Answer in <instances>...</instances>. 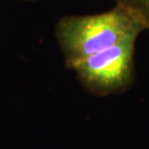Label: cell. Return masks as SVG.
Listing matches in <instances>:
<instances>
[{
    "label": "cell",
    "instance_id": "cell-1",
    "mask_svg": "<svg viewBox=\"0 0 149 149\" xmlns=\"http://www.w3.org/2000/svg\"><path fill=\"white\" fill-rule=\"evenodd\" d=\"M145 30H148L147 26L137 13L116 3L102 13L61 18L56 23L55 37L66 66L73 69L93 54L129 39H138Z\"/></svg>",
    "mask_w": 149,
    "mask_h": 149
},
{
    "label": "cell",
    "instance_id": "cell-2",
    "mask_svg": "<svg viewBox=\"0 0 149 149\" xmlns=\"http://www.w3.org/2000/svg\"><path fill=\"white\" fill-rule=\"evenodd\" d=\"M137 39L93 54L76 64L77 79L96 95H109L126 91L134 81V53Z\"/></svg>",
    "mask_w": 149,
    "mask_h": 149
},
{
    "label": "cell",
    "instance_id": "cell-3",
    "mask_svg": "<svg viewBox=\"0 0 149 149\" xmlns=\"http://www.w3.org/2000/svg\"><path fill=\"white\" fill-rule=\"evenodd\" d=\"M116 3L123 5L137 13L146 23L149 30V0H114Z\"/></svg>",
    "mask_w": 149,
    "mask_h": 149
}]
</instances>
